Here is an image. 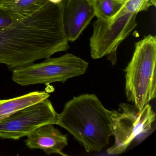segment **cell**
<instances>
[{
  "label": "cell",
  "mask_w": 156,
  "mask_h": 156,
  "mask_svg": "<svg viewBox=\"0 0 156 156\" xmlns=\"http://www.w3.org/2000/svg\"><path fill=\"white\" fill-rule=\"evenodd\" d=\"M137 14L125 12L111 22L98 19L93 25V33L90 38L92 58L98 59L107 56L115 65L118 47L137 25Z\"/></svg>",
  "instance_id": "6"
},
{
  "label": "cell",
  "mask_w": 156,
  "mask_h": 156,
  "mask_svg": "<svg viewBox=\"0 0 156 156\" xmlns=\"http://www.w3.org/2000/svg\"><path fill=\"white\" fill-rule=\"evenodd\" d=\"M95 17L88 0H67L63 12V23L69 41H76Z\"/></svg>",
  "instance_id": "8"
},
{
  "label": "cell",
  "mask_w": 156,
  "mask_h": 156,
  "mask_svg": "<svg viewBox=\"0 0 156 156\" xmlns=\"http://www.w3.org/2000/svg\"><path fill=\"white\" fill-rule=\"evenodd\" d=\"M24 141L30 149L42 150L47 155L67 156L62 151L64 148L68 145L67 136L55 128L53 124L39 127L27 136Z\"/></svg>",
  "instance_id": "9"
},
{
  "label": "cell",
  "mask_w": 156,
  "mask_h": 156,
  "mask_svg": "<svg viewBox=\"0 0 156 156\" xmlns=\"http://www.w3.org/2000/svg\"><path fill=\"white\" fill-rule=\"evenodd\" d=\"M156 7L152 0H126L124 10L126 12L138 13L147 11L151 6Z\"/></svg>",
  "instance_id": "13"
},
{
  "label": "cell",
  "mask_w": 156,
  "mask_h": 156,
  "mask_svg": "<svg viewBox=\"0 0 156 156\" xmlns=\"http://www.w3.org/2000/svg\"><path fill=\"white\" fill-rule=\"evenodd\" d=\"M156 37L148 35L135 44V51L124 70L128 101L140 110L156 96Z\"/></svg>",
  "instance_id": "3"
},
{
  "label": "cell",
  "mask_w": 156,
  "mask_h": 156,
  "mask_svg": "<svg viewBox=\"0 0 156 156\" xmlns=\"http://www.w3.org/2000/svg\"><path fill=\"white\" fill-rule=\"evenodd\" d=\"M58 114L48 98L25 108L0 121V138L17 140L41 126L56 124Z\"/></svg>",
  "instance_id": "7"
},
{
  "label": "cell",
  "mask_w": 156,
  "mask_h": 156,
  "mask_svg": "<svg viewBox=\"0 0 156 156\" xmlns=\"http://www.w3.org/2000/svg\"><path fill=\"white\" fill-rule=\"evenodd\" d=\"M88 66L86 61L67 53L56 58L48 57L39 63L33 62L18 67L12 71V79L22 86L65 83L70 78L84 74Z\"/></svg>",
  "instance_id": "4"
},
{
  "label": "cell",
  "mask_w": 156,
  "mask_h": 156,
  "mask_svg": "<svg viewBox=\"0 0 156 156\" xmlns=\"http://www.w3.org/2000/svg\"><path fill=\"white\" fill-rule=\"evenodd\" d=\"M49 1L50 2L53 3V4H58V3H61L64 0H49Z\"/></svg>",
  "instance_id": "15"
},
{
  "label": "cell",
  "mask_w": 156,
  "mask_h": 156,
  "mask_svg": "<svg viewBox=\"0 0 156 156\" xmlns=\"http://www.w3.org/2000/svg\"><path fill=\"white\" fill-rule=\"evenodd\" d=\"M27 16L15 13L0 7V30L10 26L18 20Z\"/></svg>",
  "instance_id": "14"
},
{
  "label": "cell",
  "mask_w": 156,
  "mask_h": 156,
  "mask_svg": "<svg viewBox=\"0 0 156 156\" xmlns=\"http://www.w3.org/2000/svg\"><path fill=\"white\" fill-rule=\"evenodd\" d=\"M112 118L115 143L107 152L114 155L124 152L137 136L150 131L156 114L149 104L140 110L134 105L121 103L118 110H112Z\"/></svg>",
  "instance_id": "5"
},
{
  "label": "cell",
  "mask_w": 156,
  "mask_h": 156,
  "mask_svg": "<svg viewBox=\"0 0 156 156\" xmlns=\"http://www.w3.org/2000/svg\"><path fill=\"white\" fill-rule=\"evenodd\" d=\"M98 20L113 21L126 12L124 11L126 0H88Z\"/></svg>",
  "instance_id": "11"
},
{
  "label": "cell",
  "mask_w": 156,
  "mask_h": 156,
  "mask_svg": "<svg viewBox=\"0 0 156 156\" xmlns=\"http://www.w3.org/2000/svg\"><path fill=\"white\" fill-rule=\"evenodd\" d=\"M49 2V0H0V7L21 15H28Z\"/></svg>",
  "instance_id": "12"
},
{
  "label": "cell",
  "mask_w": 156,
  "mask_h": 156,
  "mask_svg": "<svg viewBox=\"0 0 156 156\" xmlns=\"http://www.w3.org/2000/svg\"><path fill=\"white\" fill-rule=\"evenodd\" d=\"M66 0L49 2L35 12L0 30V64L11 71L69 49L64 27Z\"/></svg>",
  "instance_id": "1"
},
{
  "label": "cell",
  "mask_w": 156,
  "mask_h": 156,
  "mask_svg": "<svg viewBox=\"0 0 156 156\" xmlns=\"http://www.w3.org/2000/svg\"><path fill=\"white\" fill-rule=\"evenodd\" d=\"M112 110L94 94L75 97L58 114L56 125L68 131L87 152H99L113 136Z\"/></svg>",
  "instance_id": "2"
},
{
  "label": "cell",
  "mask_w": 156,
  "mask_h": 156,
  "mask_svg": "<svg viewBox=\"0 0 156 156\" xmlns=\"http://www.w3.org/2000/svg\"><path fill=\"white\" fill-rule=\"evenodd\" d=\"M50 96V94L45 91H34L13 98L0 99V121L17 111L41 102Z\"/></svg>",
  "instance_id": "10"
}]
</instances>
